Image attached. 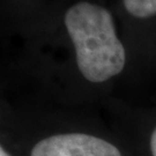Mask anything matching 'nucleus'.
Listing matches in <instances>:
<instances>
[{
    "mask_svg": "<svg viewBox=\"0 0 156 156\" xmlns=\"http://www.w3.org/2000/svg\"><path fill=\"white\" fill-rule=\"evenodd\" d=\"M22 156H129L113 127L48 118L2 126Z\"/></svg>",
    "mask_w": 156,
    "mask_h": 156,
    "instance_id": "nucleus-1",
    "label": "nucleus"
},
{
    "mask_svg": "<svg viewBox=\"0 0 156 156\" xmlns=\"http://www.w3.org/2000/svg\"><path fill=\"white\" fill-rule=\"evenodd\" d=\"M64 24L74 49L75 65L84 81L102 84L118 76L127 62L115 21L104 6L79 1L65 13Z\"/></svg>",
    "mask_w": 156,
    "mask_h": 156,
    "instance_id": "nucleus-2",
    "label": "nucleus"
},
{
    "mask_svg": "<svg viewBox=\"0 0 156 156\" xmlns=\"http://www.w3.org/2000/svg\"><path fill=\"white\" fill-rule=\"evenodd\" d=\"M129 156H156V115L140 116L112 126Z\"/></svg>",
    "mask_w": 156,
    "mask_h": 156,
    "instance_id": "nucleus-3",
    "label": "nucleus"
},
{
    "mask_svg": "<svg viewBox=\"0 0 156 156\" xmlns=\"http://www.w3.org/2000/svg\"><path fill=\"white\" fill-rule=\"evenodd\" d=\"M123 5L135 19H149L156 15V0H123Z\"/></svg>",
    "mask_w": 156,
    "mask_h": 156,
    "instance_id": "nucleus-4",
    "label": "nucleus"
},
{
    "mask_svg": "<svg viewBox=\"0 0 156 156\" xmlns=\"http://www.w3.org/2000/svg\"><path fill=\"white\" fill-rule=\"evenodd\" d=\"M0 156H22L17 148L13 145L11 140L6 135L1 134V141H0Z\"/></svg>",
    "mask_w": 156,
    "mask_h": 156,
    "instance_id": "nucleus-5",
    "label": "nucleus"
}]
</instances>
